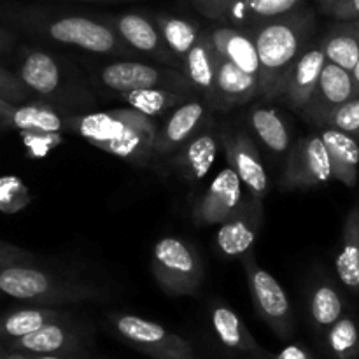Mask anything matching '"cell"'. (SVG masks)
I'll return each instance as SVG.
<instances>
[{
  "label": "cell",
  "instance_id": "1",
  "mask_svg": "<svg viewBox=\"0 0 359 359\" xmlns=\"http://www.w3.org/2000/svg\"><path fill=\"white\" fill-rule=\"evenodd\" d=\"M314 30V16L298 7L283 16L249 28L259 58V95L266 100L283 97L291 69L307 49Z\"/></svg>",
  "mask_w": 359,
  "mask_h": 359
},
{
  "label": "cell",
  "instance_id": "2",
  "mask_svg": "<svg viewBox=\"0 0 359 359\" xmlns=\"http://www.w3.org/2000/svg\"><path fill=\"white\" fill-rule=\"evenodd\" d=\"M65 126L98 149L133 165H144L154 156L153 144L160 128L156 118L135 109L70 116Z\"/></svg>",
  "mask_w": 359,
  "mask_h": 359
},
{
  "label": "cell",
  "instance_id": "3",
  "mask_svg": "<svg viewBox=\"0 0 359 359\" xmlns=\"http://www.w3.org/2000/svg\"><path fill=\"white\" fill-rule=\"evenodd\" d=\"M0 14L23 30L84 51L97 55H132L133 51L112 30L111 25L86 16H51L35 9H9Z\"/></svg>",
  "mask_w": 359,
  "mask_h": 359
},
{
  "label": "cell",
  "instance_id": "4",
  "mask_svg": "<svg viewBox=\"0 0 359 359\" xmlns=\"http://www.w3.org/2000/svg\"><path fill=\"white\" fill-rule=\"evenodd\" d=\"M0 293L44 307L81 304L104 297V291L95 284L58 277L27 263L0 266Z\"/></svg>",
  "mask_w": 359,
  "mask_h": 359
},
{
  "label": "cell",
  "instance_id": "5",
  "mask_svg": "<svg viewBox=\"0 0 359 359\" xmlns=\"http://www.w3.org/2000/svg\"><path fill=\"white\" fill-rule=\"evenodd\" d=\"M151 272L165 294L191 297L198 293L205 277L203 263L195 249L179 237H161L151 252Z\"/></svg>",
  "mask_w": 359,
  "mask_h": 359
},
{
  "label": "cell",
  "instance_id": "6",
  "mask_svg": "<svg viewBox=\"0 0 359 359\" xmlns=\"http://www.w3.org/2000/svg\"><path fill=\"white\" fill-rule=\"evenodd\" d=\"M241 262L258 316L276 333L277 339L290 340L294 332V319L291 302L284 287L272 273L258 265L252 249L241 256Z\"/></svg>",
  "mask_w": 359,
  "mask_h": 359
},
{
  "label": "cell",
  "instance_id": "7",
  "mask_svg": "<svg viewBox=\"0 0 359 359\" xmlns=\"http://www.w3.org/2000/svg\"><path fill=\"white\" fill-rule=\"evenodd\" d=\"M112 328L133 349L153 359H198L186 339L158 323L133 314H112Z\"/></svg>",
  "mask_w": 359,
  "mask_h": 359
},
{
  "label": "cell",
  "instance_id": "8",
  "mask_svg": "<svg viewBox=\"0 0 359 359\" xmlns=\"http://www.w3.org/2000/svg\"><path fill=\"white\" fill-rule=\"evenodd\" d=\"M304 0H191L193 7L219 25L249 30L302 7Z\"/></svg>",
  "mask_w": 359,
  "mask_h": 359
},
{
  "label": "cell",
  "instance_id": "9",
  "mask_svg": "<svg viewBox=\"0 0 359 359\" xmlns=\"http://www.w3.org/2000/svg\"><path fill=\"white\" fill-rule=\"evenodd\" d=\"M332 181V165L321 135L302 137L287 154L283 172L284 189H307Z\"/></svg>",
  "mask_w": 359,
  "mask_h": 359
},
{
  "label": "cell",
  "instance_id": "10",
  "mask_svg": "<svg viewBox=\"0 0 359 359\" xmlns=\"http://www.w3.org/2000/svg\"><path fill=\"white\" fill-rule=\"evenodd\" d=\"M100 83L116 93H126L133 90H146V88H177V90L191 91L188 77L175 70L161 69L142 62H123L107 63L100 70Z\"/></svg>",
  "mask_w": 359,
  "mask_h": 359
},
{
  "label": "cell",
  "instance_id": "11",
  "mask_svg": "<svg viewBox=\"0 0 359 359\" xmlns=\"http://www.w3.org/2000/svg\"><path fill=\"white\" fill-rule=\"evenodd\" d=\"M263 200L248 195L242 196L235 212L219 224L216 233L217 249L228 258H237L252 249L263 228Z\"/></svg>",
  "mask_w": 359,
  "mask_h": 359
},
{
  "label": "cell",
  "instance_id": "12",
  "mask_svg": "<svg viewBox=\"0 0 359 359\" xmlns=\"http://www.w3.org/2000/svg\"><path fill=\"white\" fill-rule=\"evenodd\" d=\"M221 144H223L228 165L238 175L242 186L248 189V195L265 200L269 193V175H266L265 165L252 137L238 130V132L224 133Z\"/></svg>",
  "mask_w": 359,
  "mask_h": 359
},
{
  "label": "cell",
  "instance_id": "13",
  "mask_svg": "<svg viewBox=\"0 0 359 359\" xmlns=\"http://www.w3.org/2000/svg\"><path fill=\"white\" fill-rule=\"evenodd\" d=\"M242 200V182L230 167L217 172L202 198L193 207V221L198 226L224 223Z\"/></svg>",
  "mask_w": 359,
  "mask_h": 359
},
{
  "label": "cell",
  "instance_id": "14",
  "mask_svg": "<svg viewBox=\"0 0 359 359\" xmlns=\"http://www.w3.org/2000/svg\"><path fill=\"white\" fill-rule=\"evenodd\" d=\"M112 30L121 37V41L125 42L128 48H132L133 51H140L144 55H149L153 58L160 60V62L168 63V65H179L181 60L174 55V53L168 49V46L165 44L163 37L158 32L156 25L151 23L147 18H144L142 14L137 13H128L121 14V16H116L109 21Z\"/></svg>",
  "mask_w": 359,
  "mask_h": 359
},
{
  "label": "cell",
  "instance_id": "15",
  "mask_svg": "<svg viewBox=\"0 0 359 359\" xmlns=\"http://www.w3.org/2000/svg\"><path fill=\"white\" fill-rule=\"evenodd\" d=\"M207 109L198 100H186L168 112L163 125H160L153 144L154 156H170L184 142H188L205 119Z\"/></svg>",
  "mask_w": 359,
  "mask_h": 359
},
{
  "label": "cell",
  "instance_id": "16",
  "mask_svg": "<svg viewBox=\"0 0 359 359\" xmlns=\"http://www.w3.org/2000/svg\"><path fill=\"white\" fill-rule=\"evenodd\" d=\"M11 351L25 354H56L67 356L79 349L81 335L79 330L70 325L69 319L49 323L28 335L20 337L9 342Z\"/></svg>",
  "mask_w": 359,
  "mask_h": 359
},
{
  "label": "cell",
  "instance_id": "17",
  "mask_svg": "<svg viewBox=\"0 0 359 359\" xmlns=\"http://www.w3.org/2000/svg\"><path fill=\"white\" fill-rule=\"evenodd\" d=\"M217 55V53H216ZM259 95V81L252 74L244 72L228 60L216 58V74L210 104L216 107H235L255 100Z\"/></svg>",
  "mask_w": 359,
  "mask_h": 359
},
{
  "label": "cell",
  "instance_id": "18",
  "mask_svg": "<svg viewBox=\"0 0 359 359\" xmlns=\"http://www.w3.org/2000/svg\"><path fill=\"white\" fill-rule=\"evenodd\" d=\"M354 97H358V95L353 74L326 60L318 84H316L314 91H312L302 114H304L305 119H309L311 116L319 114V112H326L333 107H339V105L346 104L347 100Z\"/></svg>",
  "mask_w": 359,
  "mask_h": 359
},
{
  "label": "cell",
  "instance_id": "19",
  "mask_svg": "<svg viewBox=\"0 0 359 359\" xmlns=\"http://www.w3.org/2000/svg\"><path fill=\"white\" fill-rule=\"evenodd\" d=\"M217 149L219 140L212 130L196 132L172 154V167L186 182L202 181L216 163Z\"/></svg>",
  "mask_w": 359,
  "mask_h": 359
},
{
  "label": "cell",
  "instance_id": "20",
  "mask_svg": "<svg viewBox=\"0 0 359 359\" xmlns=\"http://www.w3.org/2000/svg\"><path fill=\"white\" fill-rule=\"evenodd\" d=\"M210 328L217 342L230 353L245 359H252L262 353L263 347L256 342L241 316L223 302H217L210 309Z\"/></svg>",
  "mask_w": 359,
  "mask_h": 359
},
{
  "label": "cell",
  "instance_id": "21",
  "mask_svg": "<svg viewBox=\"0 0 359 359\" xmlns=\"http://www.w3.org/2000/svg\"><path fill=\"white\" fill-rule=\"evenodd\" d=\"M325 63L326 56L321 44L316 46V48H307L302 53V56L297 60L290 76H287L283 97H280L291 109L300 112L304 111L316 84H318Z\"/></svg>",
  "mask_w": 359,
  "mask_h": 359
},
{
  "label": "cell",
  "instance_id": "22",
  "mask_svg": "<svg viewBox=\"0 0 359 359\" xmlns=\"http://www.w3.org/2000/svg\"><path fill=\"white\" fill-rule=\"evenodd\" d=\"M16 76L32 93L42 97H55L65 83L60 63L42 49H27L21 55Z\"/></svg>",
  "mask_w": 359,
  "mask_h": 359
},
{
  "label": "cell",
  "instance_id": "23",
  "mask_svg": "<svg viewBox=\"0 0 359 359\" xmlns=\"http://www.w3.org/2000/svg\"><path fill=\"white\" fill-rule=\"evenodd\" d=\"M214 49L221 58L228 60L244 72L259 76V58L252 35L244 28L219 25L209 30ZM259 81V79H258Z\"/></svg>",
  "mask_w": 359,
  "mask_h": 359
},
{
  "label": "cell",
  "instance_id": "24",
  "mask_svg": "<svg viewBox=\"0 0 359 359\" xmlns=\"http://www.w3.org/2000/svg\"><path fill=\"white\" fill-rule=\"evenodd\" d=\"M321 139L328 151L332 165V179H337L347 188H354L358 182L359 168V144L349 133L335 128H325Z\"/></svg>",
  "mask_w": 359,
  "mask_h": 359
},
{
  "label": "cell",
  "instance_id": "25",
  "mask_svg": "<svg viewBox=\"0 0 359 359\" xmlns=\"http://www.w3.org/2000/svg\"><path fill=\"white\" fill-rule=\"evenodd\" d=\"M4 126L25 133L51 135L65 128V119L46 104H9L4 109Z\"/></svg>",
  "mask_w": 359,
  "mask_h": 359
},
{
  "label": "cell",
  "instance_id": "26",
  "mask_svg": "<svg viewBox=\"0 0 359 359\" xmlns=\"http://www.w3.org/2000/svg\"><path fill=\"white\" fill-rule=\"evenodd\" d=\"M216 49L210 41L209 30H202L198 41L193 48L186 53L184 60V76L188 77L189 84L195 90L202 91L210 100L214 88V74H216Z\"/></svg>",
  "mask_w": 359,
  "mask_h": 359
},
{
  "label": "cell",
  "instance_id": "27",
  "mask_svg": "<svg viewBox=\"0 0 359 359\" xmlns=\"http://www.w3.org/2000/svg\"><path fill=\"white\" fill-rule=\"evenodd\" d=\"M335 266L344 286L359 293V205H354L346 217Z\"/></svg>",
  "mask_w": 359,
  "mask_h": 359
},
{
  "label": "cell",
  "instance_id": "28",
  "mask_svg": "<svg viewBox=\"0 0 359 359\" xmlns=\"http://www.w3.org/2000/svg\"><path fill=\"white\" fill-rule=\"evenodd\" d=\"M321 48L328 62L351 72L359 58V20L339 21L323 39Z\"/></svg>",
  "mask_w": 359,
  "mask_h": 359
},
{
  "label": "cell",
  "instance_id": "29",
  "mask_svg": "<svg viewBox=\"0 0 359 359\" xmlns=\"http://www.w3.org/2000/svg\"><path fill=\"white\" fill-rule=\"evenodd\" d=\"M191 91L177 90V88H146L119 93V97L135 111L144 112L151 118L167 116L186 100H189Z\"/></svg>",
  "mask_w": 359,
  "mask_h": 359
},
{
  "label": "cell",
  "instance_id": "30",
  "mask_svg": "<svg viewBox=\"0 0 359 359\" xmlns=\"http://www.w3.org/2000/svg\"><path fill=\"white\" fill-rule=\"evenodd\" d=\"M62 319H69V316L58 309L44 307V305L13 311L0 318V340L11 342V340H16L49 325V323L62 321Z\"/></svg>",
  "mask_w": 359,
  "mask_h": 359
},
{
  "label": "cell",
  "instance_id": "31",
  "mask_svg": "<svg viewBox=\"0 0 359 359\" xmlns=\"http://www.w3.org/2000/svg\"><path fill=\"white\" fill-rule=\"evenodd\" d=\"M249 125L259 140L272 153L284 154L291 146V133L283 116L272 107H258L249 112Z\"/></svg>",
  "mask_w": 359,
  "mask_h": 359
},
{
  "label": "cell",
  "instance_id": "32",
  "mask_svg": "<svg viewBox=\"0 0 359 359\" xmlns=\"http://www.w3.org/2000/svg\"><path fill=\"white\" fill-rule=\"evenodd\" d=\"M154 25H156L158 32L161 34L168 49L181 62L184 60L186 53L198 41V35L202 32L198 25L193 23V21L184 20V18L170 16V14H158Z\"/></svg>",
  "mask_w": 359,
  "mask_h": 359
},
{
  "label": "cell",
  "instance_id": "33",
  "mask_svg": "<svg viewBox=\"0 0 359 359\" xmlns=\"http://www.w3.org/2000/svg\"><path fill=\"white\" fill-rule=\"evenodd\" d=\"M311 321L319 333H325L344 316V302L332 284H318L309 300Z\"/></svg>",
  "mask_w": 359,
  "mask_h": 359
},
{
  "label": "cell",
  "instance_id": "34",
  "mask_svg": "<svg viewBox=\"0 0 359 359\" xmlns=\"http://www.w3.org/2000/svg\"><path fill=\"white\" fill-rule=\"evenodd\" d=\"M323 335L332 359H359V326L354 318L342 316Z\"/></svg>",
  "mask_w": 359,
  "mask_h": 359
},
{
  "label": "cell",
  "instance_id": "35",
  "mask_svg": "<svg viewBox=\"0 0 359 359\" xmlns=\"http://www.w3.org/2000/svg\"><path fill=\"white\" fill-rule=\"evenodd\" d=\"M307 121L318 126H325V128L340 130L359 140V97L351 98L339 107L311 116Z\"/></svg>",
  "mask_w": 359,
  "mask_h": 359
},
{
  "label": "cell",
  "instance_id": "36",
  "mask_svg": "<svg viewBox=\"0 0 359 359\" xmlns=\"http://www.w3.org/2000/svg\"><path fill=\"white\" fill-rule=\"evenodd\" d=\"M0 98L9 104H25L32 98V91L16 74L0 67Z\"/></svg>",
  "mask_w": 359,
  "mask_h": 359
},
{
  "label": "cell",
  "instance_id": "37",
  "mask_svg": "<svg viewBox=\"0 0 359 359\" xmlns=\"http://www.w3.org/2000/svg\"><path fill=\"white\" fill-rule=\"evenodd\" d=\"M252 359H316V356L309 347L302 346V344H290L277 353L262 349V353Z\"/></svg>",
  "mask_w": 359,
  "mask_h": 359
},
{
  "label": "cell",
  "instance_id": "38",
  "mask_svg": "<svg viewBox=\"0 0 359 359\" xmlns=\"http://www.w3.org/2000/svg\"><path fill=\"white\" fill-rule=\"evenodd\" d=\"M32 259H35V256L32 255V252L25 251V249L18 248V245H11L0 241V266L28 263L32 262Z\"/></svg>",
  "mask_w": 359,
  "mask_h": 359
},
{
  "label": "cell",
  "instance_id": "39",
  "mask_svg": "<svg viewBox=\"0 0 359 359\" xmlns=\"http://www.w3.org/2000/svg\"><path fill=\"white\" fill-rule=\"evenodd\" d=\"M333 18L339 21L359 20V0H342L328 11Z\"/></svg>",
  "mask_w": 359,
  "mask_h": 359
},
{
  "label": "cell",
  "instance_id": "40",
  "mask_svg": "<svg viewBox=\"0 0 359 359\" xmlns=\"http://www.w3.org/2000/svg\"><path fill=\"white\" fill-rule=\"evenodd\" d=\"M16 46V39L7 28L0 27V53H11Z\"/></svg>",
  "mask_w": 359,
  "mask_h": 359
},
{
  "label": "cell",
  "instance_id": "41",
  "mask_svg": "<svg viewBox=\"0 0 359 359\" xmlns=\"http://www.w3.org/2000/svg\"><path fill=\"white\" fill-rule=\"evenodd\" d=\"M339 2H342V0H318V4L321 6V9L325 11V13H328V11L332 9L333 6H337Z\"/></svg>",
  "mask_w": 359,
  "mask_h": 359
},
{
  "label": "cell",
  "instance_id": "42",
  "mask_svg": "<svg viewBox=\"0 0 359 359\" xmlns=\"http://www.w3.org/2000/svg\"><path fill=\"white\" fill-rule=\"evenodd\" d=\"M351 74H353L354 86H356V95H358V97H359V58H358L356 65H354V69L351 70Z\"/></svg>",
  "mask_w": 359,
  "mask_h": 359
},
{
  "label": "cell",
  "instance_id": "43",
  "mask_svg": "<svg viewBox=\"0 0 359 359\" xmlns=\"http://www.w3.org/2000/svg\"><path fill=\"white\" fill-rule=\"evenodd\" d=\"M30 359H67L63 356H56V354H28Z\"/></svg>",
  "mask_w": 359,
  "mask_h": 359
},
{
  "label": "cell",
  "instance_id": "44",
  "mask_svg": "<svg viewBox=\"0 0 359 359\" xmlns=\"http://www.w3.org/2000/svg\"><path fill=\"white\" fill-rule=\"evenodd\" d=\"M6 359H30L28 354L25 353H18V351H11V353L6 354Z\"/></svg>",
  "mask_w": 359,
  "mask_h": 359
},
{
  "label": "cell",
  "instance_id": "45",
  "mask_svg": "<svg viewBox=\"0 0 359 359\" xmlns=\"http://www.w3.org/2000/svg\"><path fill=\"white\" fill-rule=\"evenodd\" d=\"M6 104L7 102L0 98V126H4V109H6Z\"/></svg>",
  "mask_w": 359,
  "mask_h": 359
},
{
  "label": "cell",
  "instance_id": "46",
  "mask_svg": "<svg viewBox=\"0 0 359 359\" xmlns=\"http://www.w3.org/2000/svg\"><path fill=\"white\" fill-rule=\"evenodd\" d=\"M0 359H6V354H4L2 351H0Z\"/></svg>",
  "mask_w": 359,
  "mask_h": 359
},
{
  "label": "cell",
  "instance_id": "47",
  "mask_svg": "<svg viewBox=\"0 0 359 359\" xmlns=\"http://www.w3.org/2000/svg\"><path fill=\"white\" fill-rule=\"evenodd\" d=\"M0 55H2V53H0Z\"/></svg>",
  "mask_w": 359,
  "mask_h": 359
}]
</instances>
